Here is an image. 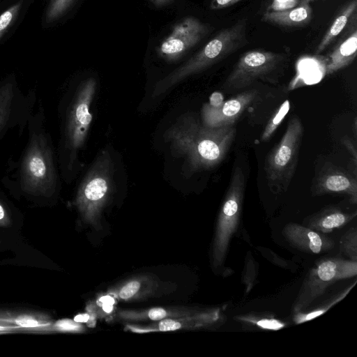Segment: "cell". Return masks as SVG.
I'll return each instance as SVG.
<instances>
[{
    "mask_svg": "<svg viewBox=\"0 0 357 357\" xmlns=\"http://www.w3.org/2000/svg\"><path fill=\"white\" fill-rule=\"evenodd\" d=\"M236 135L233 126L211 128L192 114H185L167 131L166 137L185 155L192 170L211 169L225 158Z\"/></svg>",
    "mask_w": 357,
    "mask_h": 357,
    "instance_id": "obj_1",
    "label": "cell"
},
{
    "mask_svg": "<svg viewBox=\"0 0 357 357\" xmlns=\"http://www.w3.org/2000/svg\"><path fill=\"white\" fill-rule=\"evenodd\" d=\"M33 117L27 146L21 159L18 184L32 193L47 194L55 190L58 178L50 139L44 128Z\"/></svg>",
    "mask_w": 357,
    "mask_h": 357,
    "instance_id": "obj_2",
    "label": "cell"
},
{
    "mask_svg": "<svg viewBox=\"0 0 357 357\" xmlns=\"http://www.w3.org/2000/svg\"><path fill=\"white\" fill-rule=\"evenodd\" d=\"M247 19L220 31L194 56L159 82L154 91L160 94L187 77L219 62L245 46L247 43Z\"/></svg>",
    "mask_w": 357,
    "mask_h": 357,
    "instance_id": "obj_3",
    "label": "cell"
},
{
    "mask_svg": "<svg viewBox=\"0 0 357 357\" xmlns=\"http://www.w3.org/2000/svg\"><path fill=\"white\" fill-rule=\"evenodd\" d=\"M304 129L297 116L288 122L280 141L267 155L264 170L270 189L285 192L295 173Z\"/></svg>",
    "mask_w": 357,
    "mask_h": 357,
    "instance_id": "obj_4",
    "label": "cell"
},
{
    "mask_svg": "<svg viewBox=\"0 0 357 357\" xmlns=\"http://www.w3.org/2000/svg\"><path fill=\"white\" fill-rule=\"evenodd\" d=\"M244 192L245 176L237 166L232 172L217 219L211 250L213 268H218L224 264L231 238L238 227Z\"/></svg>",
    "mask_w": 357,
    "mask_h": 357,
    "instance_id": "obj_5",
    "label": "cell"
},
{
    "mask_svg": "<svg viewBox=\"0 0 357 357\" xmlns=\"http://www.w3.org/2000/svg\"><path fill=\"white\" fill-rule=\"evenodd\" d=\"M357 261L338 257L316 261L306 275L293 305L294 312L305 310L317 298L338 280L355 277Z\"/></svg>",
    "mask_w": 357,
    "mask_h": 357,
    "instance_id": "obj_6",
    "label": "cell"
},
{
    "mask_svg": "<svg viewBox=\"0 0 357 357\" xmlns=\"http://www.w3.org/2000/svg\"><path fill=\"white\" fill-rule=\"evenodd\" d=\"M96 89L93 78L78 87L66 114L63 134V148L66 151L67 167L71 169L79 149L83 146L92 121L89 109Z\"/></svg>",
    "mask_w": 357,
    "mask_h": 357,
    "instance_id": "obj_7",
    "label": "cell"
},
{
    "mask_svg": "<svg viewBox=\"0 0 357 357\" xmlns=\"http://www.w3.org/2000/svg\"><path fill=\"white\" fill-rule=\"evenodd\" d=\"M111 163L102 156L85 177L79 188L77 204L85 221L100 228L102 211L112 192Z\"/></svg>",
    "mask_w": 357,
    "mask_h": 357,
    "instance_id": "obj_8",
    "label": "cell"
},
{
    "mask_svg": "<svg viewBox=\"0 0 357 357\" xmlns=\"http://www.w3.org/2000/svg\"><path fill=\"white\" fill-rule=\"evenodd\" d=\"M287 55L263 50L245 52L223 84L227 91L248 87L258 79H269L284 66Z\"/></svg>",
    "mask_w": 357,
    "mask_h": 357,
    "instance_id": "obj_9",
    "label": "cell"
},
{
    "mask_svg": "<svg viewBox=\"0 0 357 357\" xmlns=\"http://www.w3.org/2000/svg\"><path fill=\"white\" fill-rule=\"evenodd\" d=\"M211 31V27L195 17H187L175 24L157 49L160 57L174 61L182 57Z\"/></svg>",
    "mask_w": 357,
    "mask_h": 357,
    "instance_id": "obj_10",
    "label": "cell"
},
{
    "mask_svg": "<svg viewBox=\"0 0 357 357\" xmlns=\"http://www.w3.org/2000/svg\"><path fill=\"white\" fill-rule=\"evenodd\" d=\"M314 195L342 194L349 196L352 204L357 203V181L355 176L333 165H325L316 176L312 185Z\"/></svg>",
    "mask_w": 357,
    "mask_h": 357,
    "instance_id": "obj_11",
    "label": "cell"
},
{
    "mask_svg": "<svg viewBox=\"0 0 357 357\" xmlns=\"http://www.w3.org/2000/svg\"><path fill=\"white\" fill-rule=\"evenodd\" d=\"M225 319L220 308L197 309L190 314L176 318L158 321L144 330L153 331H174L208 328L221 324Z\"/></svg>",
    "mask_w": 357,
    "mask_h": 357,
    "instance_id": "obj_12",
    "label": "cell"
},
{
    "mask_svg": "<svg viewBox=\"0 0 357 357\" xmlns=\"http://www.w3.org/2000/svg\"><path fill=\"white\" fill-rule=\"evenodd\" d=\"M257 96V90L250 89L224 101L218 109L211 110L202 107V122L205 126L211 128L233 126Z\"/></svg>",
    "mask_w": 357,
    "mask_h": 357,
    "instance_id": "obj_13",
    "label": "cell"
},
{
    "mask_svg": "<svg viewBox=\"0 0 357 357\" xmlns=\"http://www.w3.org/2000/svg\"><path fill=\"white\" fill-rule=\"evenodd\" d=\"M282 235L294 248L311 254L328 252L335 245L333 239L325 234L294 222L284 227Z\"/></svg>",
    "mask_w": 357,
    "mask_h": 357,
    "instance_id": "obj_14",
    "label": "cell"
},
{
    "mask_svg": "<svg viewBox=\"0 0 357 357\" xmlns=\"http://www.w3.org/2000/svg\"><path fill=\"white\" fill-rule=\"evenodd\" d=\"M161 285L159 280L153 275H138L118 286L116 295L124 301L143 300L158 294L162 289Z\"/></svg>",
    "mask_w": 357,
    "mask_h": 357,
    "instance_id": "obj_15",
    "label": "cell"
},
{
    "mask_svg": "<svg viewBox=\"0 0 357 357\" xmlns=\"http://www.w3.org/2000/svg\"><path fill=\"white\" fill-rule=\"evenodd\" d=\"M357 215L356 211L348 213L340 208L330 207L305 218V226L323 234L347 225Z\"/></svg>",
    "mask_w": 357,
    "mask_h": 357,
    "instance_id": "obj_16",
    "label": "cell"
},
{
    "mask_svg": "<svg viewBox=\"0 0 357 357\" xmlns=\"http://www.w3.org/2000/svg\"><path fill=\"white\" fill-rule=\"evenodd\" d=\"M20 92L12 82L0 86V137L16 122L20 114Z\"/></svg>",
    "mask_w": 357,
    "mask_h": 357,
    "instance_id": "obj_17",
    "label": "cell"
},
{
    "mask_svg": "<svg viewBox=\"0 0 357 357\" xmlns=\"http://www.w3.org/2000/svg\"><path fill=\"white\" fill-rule=\"evenodd\" d=\"M356 51L357 31L354 29L326 58L325 75L335 73L351 64L356 57Z\"/></svg>",
    "mask_w": 357,
    "mask_h": 357,
    "instance_id": "obj_18",
    "label": "cell"
},
{
    "mask_svg": "<svg viewBox=\"0 0 357 357\" xmlns=\"http://www.w3.org/2000/svg\"><path fill=\"white\" fill-rule=\"evenodd\" d=\"M312 10L308 3H302L294 8L279 10L266 11L263 20L270 24L282 26H301L307 24L312 19Z\"/></svg>",
    "mask_w": 357,
    "mask_h": 357,
    "instance_id": "obj_19",
    "label": "cell"
},
{
    "mask_svg": "<svg viewBox=\"0 0 357 357\" xmlns=\"http://www.w3.org/2000/svg\"><path fill=\"white\" fill-rule=\"evenodd\" d=\"M196 308L185 307H153L144 310H124L118 313L120 319L129 321L152 320L160 321L169 318H176L190 314Z\"/></svg>",
    "mask_w": 357,
    "mask_h": 357,
    "instance_id": "obj_20",
    "label": "cell"
},
{
    "mask_svg": "<svg viewBox=\"0 0 357 357\" xmlns=\"http://www.w3.org/2000/svg\"><path fill=\"white\" fill-rule=\"evenodd\" d=\"M356 7V0H351L344 6L320 40L316 49L317 54L323 52L342 31L349 21V19L352 17L354 13H355Z\"/></svg>",
    "mask_w": 357,
    "mask_h": 357,
    "instance_id": "obj_21",
    "label": "cell"
},
{
    "mask_svg": "<svg viewBox=\"0 0 357 357\" xmlns=\"http://www.w3.org/2000/svg\"><path fill=\"white\" fill-rule=\"evenodd\" d=\"M357 281L355 280L354 283L351 284L350 286L344 289L342 291L337 293L334 296L331 297L328 301L320 305L316 308L312 309L310 311H300L294 312L293 317V321L296 324H300L306 321H310L315 319L316 317L324 314L330 308L333 307L337 303L344 299L347 294L351 291L353 287L356 284Z\"/></svg>",
    "mask_w": 357,
    "mask_h": 357,
    "instance_id": "obj_22",
    "label": "cell"
},
{
    "mask_svg": "<svg viewBox=\"0 0 357 357\" xmlns=\"http://www.w3.org/2000/svg\"><path fill=\"white\" fill-rule=\"evenodd\" d=\"M247 325H252L262 330L278 331L283 328L286 324L280 319L272 317H260L253 314L241 315L235 317Z\"/></svg>",
    "mask_w": 357,
    "mask_h": 357,
    "instance_id": "obj_23",
    "label": "cell"
},
{
    "mask_svg": "<svg viewBox=\"0 0 357 357\" xmlns=\"http://www.w3.org/2000/svg\"><path fill=\"white\" fill-rule=\"evenodd\" d=\"M290 108V102L285 100L267 123L261 136L263 142L268 140L286 116Z\"/></svg>",
    "mask_w": 357,
    "mask_h": 357,
    "instance_id": "obj_24",
    "label": "cell"
},
{
    "mask_svg": "<svg viewBox=\"0 0 357 357\" xmlns=\"http://www.w3.org/2000/svg\"><path fill=\"white\" fill-rule=\"evenodd\" d=\"M340 251L351 260L357 261V231L356 227L349 229L340 241Z\"/></svg>",
    "mask_w": 357,
    "mask_h": 357,
    "instance_id": "obj_25",
    "label": "cell"
},
{
    "mask_svg": "<svg viewBox=\"0 0 357 357\" xmlns=\"http://www.w3.org/2000/svg\"><path fill=\"white\" fill-rule=\"evenodd\" d=\"M73 0H52L47 13L49 21L57 19L70 7Z\"/></svg>",
    "mask_w": 357,
    "mask_h": 357,
    "instance_id": "obj_26",
    "label": "cell"
},
{
    "mask_svg": "<svg viewBox=\"0 0 357 357\" xmlns=\"http://www.w3.org/2000/svg\"><path fill=\"white\" fill-rule=\"evenodd\" d=\"M20 8V3H16L5 10L0 15V38L13 22Z\"/></svg>",
    "mask_w": 357,
    "mask_h": 357,
    "instance_id": "obj_27",
    "label": "cell"
},
{
    "mask_svg": "<svg viewBox=\"0 0 357 357\" xmlns=\"http://www.w3.org/2000/svg\"><path fill=\"white\" fill-rule=\"evenodd\" d=\"M298 2V0H273L268 10L279 11L290 9L296 7Z\"/></svg>",
    "mask_w": 357,
    "mask_h": 357,
    "instance_id": "obj_28",
    "label": "cell"
},
{
    "mask_svg": "<svg viewBox=\"0 0 357 357\" xmlns=\"http://www.w3.org/2000/svg\"><path fill=\"white\" fill-rule=\"evenodd\" d=\"M224 102V96L222 93L219 91L213 92L210 98L209 102L204 105L203 107L211 109H218Z\"/></svg>",
    "mask_w": 357,
    "mask_h": 357,
    "instance_id": "obj_29",
    "label": "cell"
},
{
    "mask_svg": "<svg viewBox=\"0 0 357 357\" xmlns=\"http://www.w3.org/2000/svg\"><path fill=\"white\" fill-rule=\"evenodd\" d=\"M342 144L347 149L349 153L351 155L354 166H357V149L356 142L351 139L349 136H344L341 139Z\"/></svg>",
    "mask_w": 357,
    "mask_h": 357,
    "instance_id": "obj_30",
    "label": "cell"
},
{
    "mask_svg": "<svg viewBox=\"0 0 357 357\" xmlns=\"http://www.w3.org/2000/svg\"><path fill=\"white\" fill-rule=\"evenodd\" d=\"M255 277L256 272L253 262H247L246 271L245 273L244 274L243 280H245V283L247 284L248 291H250V289L252 287L253 281L255 280Z\"/></svg>",
    "mask_w": 357,
    "mask_h": 357,
    "instance_id": "obj_31",
    "label": "cell"
},
{
    "mask_svg": "<svg viewBox=\"0 0 357 357\" xmlns=\"http://www.w3.org/2000/svg\"><path fill=\"white\" fill-rule=\"evenodd\" d=\"M243 0H212L210 8L212 10H219L233 6Z\"/></svg>",
    "mask_w": 357,
    "mask_h": 357,
    "instance_id": "obj_32",
    "label": "cell"
},
{
    "mask_svg": "<svg viewBox=\"0 0 357 357\" xmlns=\"http://www.w3.org/2000/svg\"><path fill=\"white\" fill-rule=\"evenodd\" d=\"M56 326L62 330L68 331L77 330L81 328V326L77 324V323H75L70 320L59 321L56 323Z\"/></svg>",
    "mask_w": 357,
    "mask_h": 357,
    "instance_id": "obj_33",
    "label": "cell"
},
{
    "mask_svg": "<svg viewBox=\"0 0 357 357\" xmlns=\"http://www.w3.org/2000/svg\"><path fill=\"white\" fill-rule=\"evenodd\" d=\"M16 323L23 327H36L38 325L36 320L30 317H22L16 320Z\"/></svg>",
    "mask_w": 357,
    "mask_h": 357,
    "instance_id": "obj_34",
    "label": "cell"
},
{
    "mask_svg": "<svg viewBox=\"0 0 357 357\" xmlns=\"http://www.w3.org/2000/svg\"><path fill=\"white\" fill-rule=\"evenodd\" d=\"M155 6L163 7L169 5L174 2V0H150Z\"/></svg>",
    "mask_w": 357,
    "mask_h": 357,
    "instance_id": "obj_35",
    "label": "cell"
},
{
    "mask_svg": "<svg viewBox=\"0 0 357 357\" xmlns=\"http://www.w3.org/2000/svg\"><path fill=\"white\" fill-rule=\"evenodd\" d=\"M356 118L355 117L354 119V135H355V138H356V132H357V122H356Z\"/></svg>",
    "mask_w": 357,
    "mask_h": 357,
    "instance_id": "obj_36",
    "label": "cell"
},
{
    "mask_svg": "<svg viewBox=\"0 0 357 357\" xmlns=\"http://www.w3.org/2000/svg\"><path fill=\"white\" fill-rule=\"evenodd\" d=\"M4 217V210L2 206L0 204V219H2Z\"/></svg>",
    "mask_w": 357,
    "mask_h": 357,
    "instance_id": "obj_37",
    "label": "cell"
},
{
    "mask_svg": "<svg viewBox=\"0 0 357 357\" xmlns=\"http://www.w3.org/2000/svg\"><path fill=\"white\" fill-rule=\"evenodd\" d=\"M310 1H312V0H303V1H305V2H307V3H308Z\"/></svg>",
    "mask_w": 357,
    "mask_h": 357,
    "instance_id": "obj_38",
    "label": "cell"
}]
</instances>
